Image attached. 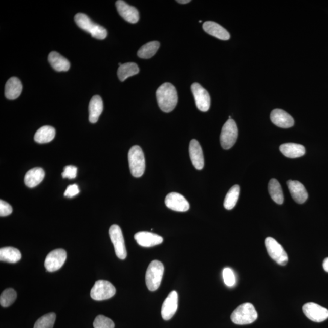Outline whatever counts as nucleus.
Here are the masks:
<instances>
[{"instance_id": "9d476101", "label": "nucleus", "mask_w": 328, "mask_h": 328, "mask_svg": "<svg viewBox=\"0 0 328 328\" xmlns=\"http://www.w3.org/2000/svg\"><path fill=\"white\" fill-rule=\"evenodd\" d=\"M191 91L198 109L201 111H208L210 106H211V97H210L208 91L199 83H194L192 84Z\"/></svg>"}, {"instance_id": "cd10ccee", "label": "nucleus", "mask_w": 328, "mask_h": 328, "mask_svg": "<svg viewBox=\"0 0 328 328\" xmlns=\"http://www.w3.org/2000/svg\"><path fill=\"white\" fill-rule=\"evenodd\" d=\"M268 190L274 202L279 205H282L284 202L283 191L277 180L275 179L271 180L268 185Z\"/></svg>"}, {"instance_id": "bb28decb", "label": "nucleus", "mask_w": 328, "mask_h": 328, "mask_svg": "<svg viewBox=\"0 0 328 328\" xmlns=\"http://www.w3.org/2000/svg\"><path fill=\"white\" fill-rule=\"evenodd\" d=\"M22 258L19 250L12 247H3L0 249V260L1 261L16 264Z\"/></svg>"}, {"instance_id": "1a4fd4ad", "label": "nucleus", "mask_w": 328, "mask_h": 328, "mask_svg": "<svg viewBox=\"0 0 328 328\" xmlns=\"http://www.w3.org/2000/svg\"><path fill=\"white\" fill-rule=\"evenodd\" d=\"M109 233L117 256L120 259H125L127 252L122 229L119 226L114 224L109 229Z\"/></svg>"}, {"instance_id": "4be33fe9", "label": "nucleus", "mask_w": 328, "mask_h": 328, "mask_svg": "<svg viewBox=\"0 0 328 328\" xmlns=\"http://www.w3.org/2000/svg\"><path fill=\"white\" fill-rule=\"evenodd\" d=\"M23 89L22 82L16 77L8 80L5 85V96L10 100H14L20 95Z\"/></svg>"}, {"instance_id": "5701e85b", "label": "nucleus", "mask_w": 328, "mask_h": 328, "mask_svg": "<svg viewBox=\"0 0 328 328\" xmlns=\"http://www.w3.org/2000/svg\"><path fill=\"white\" fill-rule=\"evenodd\" d=\"M45 172L41 168H34L29 170L25 176V184L29 188H34L40 184L45 178Z\"/></svg>"}, {"instance_id": "e433bc0d", "label": "nucleus", "mask_w": 328, "mask_h": 328, "mask_svg": "<svg viewBox=\"0 0 328 328\" xmlns=\"http://www.w3.org/2000/svg\"><path fill=\"white\" fill-rule=\"evenodd\" d=\"M12 212H13V208L10 204L5 201H0V216L7 217V216L11 215Z\"/></svg>"}, {"instance_id": "f8f14e48", "label": "nucleus", "mask_w": 328, "mask_h": 328, "mask_svg": "<svg viewBox=\"0 0 328 328\" xmlns=\"http://www.w3.org/2000/svg\"><path fill=\"white\" fill-rule=\"evenodd\" d=\"M67 252L63 249H55L47 255L45 267L49 272L57 271L63 267L67 259Z\"/></svg>"}, {"instance_id": "72a5a7b5", "label": "nucleus", "mask_w": 328, "mask_h": 328, "mask_svg": "<svg viewBox=\"0 0 328 328\" xmlns=\"http://www.w3.org/2000/svg\"><path fill=\"white\" fill-rule=\"evenodd\" d=\"M93 326L94 328H114L115 324L111 319L100 315L94 320Z\"/></svg>"}, {"instance_id": "f3484780", "label": "nucleus", "mask_w": 328, "mask_h": 328, "mask_svg": "<svg viewBox=\"0 0 328 328\" xmlns=\"http://www.w3.org/2000/svg\"><path fill=\"white\" fill-rule=\"evenodd\" d=\"M116 5L119 14L126 22L134 24L140 20V14L137 8L132 7L122 0L117 1Z\"/></svg>"}, {"instance_id": "a211bd4d", "label": "nucleus", "mask_w": 328, "mask_h": 328, "mask_svg": "<svg viewBox=\"0 0 328 328\" xmlns=\"http://www.w3.org/2000/svg\"><path fill=\"white\" fill-rule=\"evenodd\" d=\"M189 153L192 164L196 169L202 170L205 165L203 152L199 142L196 140H192L189 146Z\"/></svg>"}, {"instance_id": "9b49d317", "label": "nucleus", "mask_w": 328, "mask_h": 328, "mask_svg": "<svg viewBox=\"0 0 328 328\" xmlns=\"http://www.w3.org/2000/svg\"><path fill=\"white\" fill-rule=\"evenodd\" d=\"M304 315L312 321L321 323L328 318V310L315 303H308L303 306Z\"/></svg>"}, {"instance_id": "ddd939ff", "label": "nucleus", "mask_w": 328, "mask_h": 328, "mask_svg": "<svg viewBox=\"0 0 328 328\" xmlns=\"http://www.w3.org/2000/svg\"><path fill=\"white\" fill-rule=\"evenodd\" d=\"M165 205L174 211L184 212L190 209V204L184 196L176 192L167 195L165 200Z\"/></svg>"}, {"instance_id": "c85d7f7f", "label": "nucleus", "mask_w": 328, "mask_h": 328, "mask_svg": "<svg viewBox=\"0 0 328 328\" xmlns=\"http://www.w3.org/2000/svg\"><path fill=\"white\" fill-rule=\"evenodd\" d=\"M140 72V69L137 64L126 63L122 64L118 69L117 75L120 81H125L127 78L137 75Z\"/></svg>"}, {"instance_id": "4468645a", "label": "nucleus", "mask_w": 328, "mask_h": 328, "mask_svg": "<svg viewBox=\"0 0 328 328\" xmlns=\"http://www.w3.org/2000/svg\"><path fill=\"white\" fill-rule=\"evenodd\" d=\"M178 308V295L173 291L168 295L162 304L161 315L164 320H169L176 314Z\"/></svg>"}, {"instance_id": "6ab92c4d", "label": "nucleus", "mask_w": 328, "mask_h": 328, "mask_svg": "<svg viewBox=\"0 0 328 328\" xmlns=\"http://www.w3.org/2000/svg\"><path fill=\"white\" fill-rule=\"evenodd\" d=\"M288 187L295 202L298 204H303L308 200V194L304 186L297 181H288Z\"/></svg>"}, {"instance_id": "7c9ffc66", "label": "nucleus", "mask_w": 328, "mask_h": 328, "mask_svg": "<svg viewBox=\"0 0 328 328\" xmlns=\"http://www.w3.org/2000/svg\"><path fill=\"white\" fill-rule=\"evenodd\" d=\"M239 193H240V187L238 185L233 186L230 189L224 200V206L225 209L231 210L234 208L237 203Z\"/></svg>"}, {"instance_id": "2f4dec72", "label": "nucleus", "mask_w": 328, "mask_h": 328, "mask_svg": "<svg viewBox=\"0 0 328 328\" xmlns=\"http://www.w3.org/2000/svg\"><path fill=\"white\" fill-rule=\"evenodd\" d=\"M17 298V293L14 289L8 288L2 292L0 296V304L4 308L10 306Z\"/></svg>"}, {"instance_id": "412c9836", "label": "nucleus", "mask_w": 328, "mask_h": 328, "mask_svg": "<svg viewBox=\"0 0 328 328\" xmlns=\"http://www.w3.org/2000/svg\"><path fill=\"white\" fill-rule=\"evenodd\" d=\"M280 152L284 156L289 158L301 157L305 154L306 149L302 145L295 143H286L281 145Z\"/></svg>"}, {"instance_id": "58836bf2", "label": "nucleus", "mask_w": 328, "mask_h": 328, "mask_svg": "<svg viewBox=\"0 0 328 328\" xmlns=\"http://www.w3.org/2000/svg\"><path fill=\"white\" fill-rule=\"evenodd\" d=\"M324 270L328 273V258L325 259L323 263Z\"/></svg>"}, {"instance_id": "4c0bfd02", "label": "nucleus", "mask_w": 328, "mask_h": 328, "mask_svg": "<svg viewBox=\"0 0 328 328\" xmlns=\"http://www.w3.org/2000/svg\"><path fill=\"white\" fill-rule=\"evenodd\" d=\"M80 190L78 185L77 184L70 185L67 187L66 191H64V196L68 198H73L76 196L79 193Z\"/></svg>"}, {"instance_id": "f03ea898", "label": "nucleus", "mask_w": 328, "mask_h": 328, "mask_svg": "<svg viewBox=\"0 0 328 328\" xmlns=\"http://www.w3.org/2000/svg\"><path fill=\"white\" fill-rule=\"evenodd\" d=\"M258 318L255 307L252 304L246 303L241 304L233 312L231 320L233 323L238 325L252 324Z\"/></svg>"}, {"instance_id": "ea45409f", "label": "nucleus", "mask_w": 328, "mask_h": 328, "mask_svg": "<svg viewBox=\"0 0 328 328\" xmlns=\"http://www.w3.org/2000/svg\"><path fill=\"white\" fill-rule=\"evenodd\" d=\"M177 2L179 3L180 4H187L188 3L191 2L190 0H178Z\"/></svg>"}, {"instance_id": "423d86ee", "label": "nucleus", "mask_w": 328, "mask_h": 328, "mask_svg": "<svg viewBox=\"0 0 328 328\" xmlns=\"http://www.w3.org/2000/svg\"><path fill=\"white\" fill-rule=\"evenodd\" d=\"M116 293V288L106 280H98L94 284L91 291V297L96 301L109 299Z\"/></svg>"}, {"instance_id": "b1692460", "label": "nucleus", "mask_w": 328, "mask_h": 328, "mask_svg": "<svg viewBox=\"0 0 328 328\" xmlns=\"http://www.w3.org/2000/svg\"><path fill=\"white\" fill-rule=\"evenodd\" d=\"M103 109V104L101 97L98 95L93 96L89 105V120L91 123H96L98 121Z\"/></svg>"}, {"instance_id": "a878e982", "label": "nucleus", "mask_w": 328, "mask_h": 328, "mask_svg": "<svg viewBox=\"0 0 328 328\" xmlns=\"http://www.w3.org/2000/svg\"><path fill=\"white\" fill-rule=\"evenodd\" d=\"M55 137V129L51 126H44L37 130L34 136V140L39 144L50 143Z\"/></svg>"}, {"instance_id": "f704fd0d", "label": "nucleus", "mask_w": 328, "mask_h": 328, "mask_svg": "<svg viewBox=\"0 0 328 328\" xmlns=\"http://www.w3.org/2000/svg\"><path fill=\"white\" fill-rule=\"evenodd\" d=\"M223 277L224 283L228 287H233L236 283V277L232 269L224 268L223 271Z\"/></svg>"}, {"instance_id": "2eb2a0df", "label": "nucleus", "mask_w": 328, "mask_h": 328, "mask_svg": "<svg viewBox=\"0 0 328 328\" xmlns=\"http://www.w3.org/2000/svg\"><path fill=\"white\" fill-rule=\"evenodd\" d=\"M135 239L140 246L144 247L157 246L164 241L162 236L149 232H138L135 235Z\"/></svg>"}, {"instance_id": "f257e3e1", "label": "nucleus", "mask_w": 328, "mask_h": 328, "mask_svg": "<svg viewBox=\"0 0 328 328\" xmlns=\"http://www.w3.org/2000/svg\"><path fill=\"white\" fill-rule=\"evenodd\" d=\"M156 98L159 108L165 113H170L176 108L178 102L175 87L170 83H164L156 91Z\"/></svg>"}, {"instance_id": "6e6552de", "label": "nucleus", "mask_w": 328, "mask_h": 328, "mask_svg": "<svg viewBox=\"0 0 328 328\" xmlns=\"http://www.w3.org/2000/svg\"><path fill=\"white\" fill-rule=\"evenodd\" d=\"M265 246L271 258L281 266L288 264V256L283 247L276 239L268 237L265 239Z\"/></svg>"}, {"instance_id": "0eeeda50", "label": "nucleus", "mask_w": 328, "mask_h": 328, "mask_svg": "<svg viewBox=\"0 0 328 328\" xmlns=\"http://www.w3.org/2000/svg\"><path fill=\"white\" fill-rule=\"evenodd\" d=\"M238 131L234 120L229 119L224 124L220 136L221 146L224 149L232 148L237 140Z\"/></svg>"}, {"instance_id": "aec40b11", "label": "nucleus", "mask_w": 328, "mask_h": 328, "mask_svg": "<svg viewBox=\"0 0 328 328\" xmlns=\"http://www.w3.org/2000/svg\"><path fill=\"white\" fill-rule=\"evenodd\" d=\"M203 28L206 33L217 38L218 39L228 40L230 37L228 31L217 23L206 22L204 23Z\"/></svg>"}, {"instance_id": "7ed1b4c3", "label": "nucleus", "mask_w": 328, "mask_h": 328, "mask_svg": "<svg viewBox=\"0 0 328 328\" xmlns=\"http://www.w3.org/2000/svg\"><path fill=\"white\" fill-rule=\"evenodd\" d=\"M164 273V265L161 261L154 260L150 263L146 274V283L149 290H157L161 285Z\"/></svg>"}, {"instance_id": "c756f323", "label": "nucleus", "mask_w": 328, "mask_h": 328, "mask_svg": "<svg viewBox=\"0 0 328 328\" xmlns=\"http://www.w3.org/2000/svg\"><path fill=\"white\" fill-rule=\"evenodd\" d=\"M159 47H160V44L158 41H150L141 47L138 52V56L143 59L152 58L157 52Z\"/></svg>"}, {"instance_id": "dca6fc26", "label": "nucleus", "mask_w": 328, "mask_h": 328, "mask_svg": "<svg viewBox=\"0 0 328 328\" xmlns=\"http://www.w3.org/2000/svg\"><path fill=\"white\" fill-rule=\"evenodd\" d=\"M271 120L275 125L282 128H289L294 125V120L283 109H276L271 112Z\"/></svg>"}, {"instance_id": "c9c22d12", "label": "nucleus", "mask_w": 328, "mask_h": 328, "mask_svg": "<svg viewBox=\"0 0 328 328\" xmlns=\"http://www.w3.org/2000/svg\"><path fill=\"white\" fill-rule=\"evenodd\" d=\"M77 171H78L77 167L73 166V165H68L64 168V171L61 175L63 178L73 179L76 178Z\"/></svg>"}, {"instance_id": "39448f33", "label": "nucleus", "mask_w": 328, "mask_h": 328, "mask_svg": "<svg viewBox=\"0 0 328 328\" xmlns=\"http://www.w3.org/2000/svg\"><path fill=\"white\" fill-rule=\"evenodd\" d=\"M128 162L130 171L135 178H140L146 169V161L143 150L138 146L130 149L128 152Z\"/></svg>"}, {"instance_id": "393cba45", "label": "nucleus", "mask_w": 328, "mask_h": 328, "mask_svg": "<svg viewBox=\"0 0 328 328\" xmlns=\"http://www.w3.org/2000/svg\"><path fill=\"white\" fill-rule=\"evenodd\" d=\"M48 61L51 67L57 72H67L70 68V63L67 58L58 54V52H52L48 56Z\"/></svg>"}, {"instance_id": "473e14b6", "label": "nucleus", "mask_w": 328, "mask_h": 328, "mask_svg": "<svg viewBox=\"0 0 328 328\" xmlns=\"http://www.w3.org/2000/svg\"><path fill=\"white\" fill-rule=\"evenodd\" d=\"M55 319V313H49L43 315L35 322L34 328H53Z\"/></svg>"}, {"instance_id": "20e7f679", "label": "nucleus", "mask_w": 328, "mask_h": 328, "mask_svg": "<svg viewBox=\"0 0 328 328\" xmlns=\"http://www.w3.org/2000/svg\"><path fill=\"white\" fill-rule=\"evenodd\" d=\"M77 25L83 30L89 32L91 36L99 40H103L107 36V31L102 26L94 23L87 15L77 14L75 18Z\"/></svg>"}]
</instances>
